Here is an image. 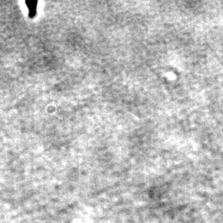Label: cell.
I'll return each instance as SVG.
<instances>
[{
    "mask_svg": "<svg viewBox=\"0 0 223 223\" xmlns=\"http://www.w3.org/2000/svg\"><path fill=\"white\" fill-rule=\"evenodd\" d=\"M25 3L30 12V16L35 15V12H36L37 1H26Z\"/></svg>",
    "mask_w": 223,
    "mask_h": 223,
    "instance_id": "cell-1",
    "label": "cell"
}]
</instances>
